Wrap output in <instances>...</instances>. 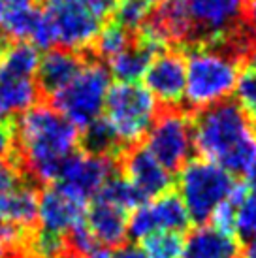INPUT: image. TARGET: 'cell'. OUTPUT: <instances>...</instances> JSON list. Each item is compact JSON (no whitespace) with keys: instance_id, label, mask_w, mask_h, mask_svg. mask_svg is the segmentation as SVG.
Returning <instances> with one entry per match:
<instances>
[{"instance_id":"1","label":"cell","mask_w":256,"mask_h":258,"mask_svg":"<svg viewBox=\"0 0 256 258\" xmlns=\"http://www.w3.org/2000/svg\"><path fill=\"white\" fill-rule=\"evenodd\" d=\"M79 132L51 104H36L15 122V157L23 177L58 181L66 158L78 149Z\"/></svg>"},{"instance_id":"2","label":"cell","mask_w":256,"mask_h":258,"mask_svg":"<svg viewBox=\"0 0 256 258\" xmlns=\"http://www.w3.org/2000/svg\"><path fill=\"white\" fill-rule=\"evenodd\" d=\"M192 144L204 160L230 175H247L256 164V126L235 102L192 113Z\"/></svg>"},{"instance_id":"3","label":"cell","mask_w":256,"mask_h":258,"mask_svg":"<svg viewBox=\"0 0 256 258\" xmlns=\"http://www.w3.org/2000/svg\"><path fill=\"white\" fill-rule=\"evenodd\" d=\"M186 62L185 100L196 113L234 94L243 58L226 43H192L183 49Z\"/></svg>"},{"instance_id":"4","label":"cell","mask_w":256,"mask_h":258,"mask_svg":"<svg viewBox=\"0 0 256 258\" xmlns=\"http://www.w3.org/2000/svg\"><path fill=\"white\" fill-rule=\"evenodd\" d=\"M115 8L117 0H43L42 12L60 49L87 53Z\"/></svg>"},{"instance_id":"5","label":"cell","mask_w":256,"mask_h":258,"mask_svg":"<svg viewBox=\"0 0 256 258\" xmlns=\"http://www.w3.org/2000/svg\"><path fill=\"white\" fill-rule=\"evenodd\" d=\"M106 119L124 149L136 147L149 134L160 106L140 83H115L109 87L104 104Z\"/></svg>"},{"instance_id":"6","label":"cell","mask_w":256,"mask_h":258,"mask_svg":"<svg viewBox=\"0 0 256 258\" xmlns=\"http://www.w3.org/2000/svg\"><path fill=\"white\" fill-rule=\"evenodd\" d=\"M177 186L190 221L202 226L211 219L215 209L230 198L235 181L221 166L194 158L179 170Z\"/></svg>"},{"instance_id":"7","label":"cell","mask_w":256,"mask_h":258,"mask_svg":"<svg viewBox=\"0 0 256 258\" xmlns=\"http://www.w3.org/2000/svg\"><path fill=\"white\" fill-rule=\"evenodd\" d=\"M109 78L111 74L100 60H87V64L81 68V72L74 78L70 85L51 96V106L76 128H85L104 111L109 91Z\"/></svg>"},{"instance_id":"8","label":"cell","mask_w":256,"mask_h":258,"mask_svg":"<svg viewBox=\"0 0 256 258\" xmlns=\"http://www.w3.org/2000/svg\"><path fill=\"white\" fill-rule=\"evenodd\" d=\"M145 149L170 173L179 172L190 160L192 113L181 108H160L147 134Z\"/></svg>"},{"instance_id":"9","label":"cell","mask_w":256,"mask_h":258,"mask_svg":"<svg viewBox=\"0 0 256 258\" xmlns=\"http://www.w3.org/2000/svg\"><path fill=\"white\" fill-rule=\"evenodd\" d=\"M185 4L194 29L192 43L221 42L247 25L249 0H185Z\"/></svg>"},{"instance_id":"10","label":"cell","mask_w":256,"mask_h":258,"mask_svg":"<svg viewBox=\"0 0 256 258\" xmlns=\"http://www.w3.org/2000/svg\"><path fill=\"white\" fill-rule=\"evenodd\" d=\"M190 217L177 192L168 190L155 200L145 202L128 215V236L132 239H145L147 236L170 230L183 234L190 228Z\"/></svg>"},{"instance_id":"11","label":"cell","mask_w":256,"mask_h":258,"mask_svg":"<svg viewBox=\"0 0 256 258\" xmlns=\"http://www.w3.org/2000/svg\"><path fill=\"white\" fill-rule=\"evenodd\" d=\"M143 79H145V89L155 96L158 106L179 108V104L185 100L186 87L185 53L179 49L158 53L151 60Z\"/></svg>"},{"instance_id":"12","label":"cell","mask_w":256,"mask_h":258,"mask_svg":"<svg viewBox=\"0 0 256 258\" xmlns=\"http://www.w3.org/2000/svg\"><path fill=\"white\" fill-rule=\"evenodd\" d=\"M87 200L60 183H51L38 198V221L40 228L66 236L72 228L85 221Z\"/></svg>"},{"instance_id":"13","label":"cell","mask_w":256,"mask_h":258,"mask_svg":"<svg viewBox=\"0 0 256 258\" xmlns=\"http://www.w3.org/2000/svg\"><path fill=\"white\" fill-rule=\"evenodd\" d=\"M121 175L140 192L143 200H155L158 196L171 190L173 179L171 173L158 164L149 151L136 145L122 153L119 158Z\"/></svg>"},{"instance_id":"14","label":"cell","mask_w":256,"mask_h":258,"mask_svg":"<svg viewBox=\"0 0 256 258\" xmlns=\"http://www.w3.org/2000/svg\"><path fill=\"white\" fill-rule=\"evenodd\" d=\"M113 173H117V160L76 151L66 158L57 183L70 188L83 200H89L98 194Z\"/></svg>"},{"instance_id":"15","label":"cell","mask_w":256,"mask_h":258,"mask_svg":"<svg viewBox=\"0 0 256 258\" xmlns=\"http://www.w3.org/2000/svg\"><path fill=\"white\" fill-rule=\"evenodd\" d=\"M87 64V53H76L68 49H51L47 51L38 64V79L42 96H55L64 87L70 85L74 78L81 72Z\"/></svg>"},{"instance_id":"16","label":"cell","mask_w":256,"mask_h":258,"mask_svg":"<svg viewBox=\"0 0 256 258\" xmlns=\"http://www.w3.org/2000/svg\"><path fill=\"white\" fill-rule=\"evenodd\" d=\"M85 224L96 245L117 247L124 243L128 236V213L100 198H93L87 208Z\"/></svg>"},{"instance_id":"17","label":"cell","mask_w":256,"mask_h":258,"mask_svg":"<svg viewBox=\"0 0 256 258\" xmlns=\"http://www.w3.org/2000/svg\"><path fill=\"white\" fill-rule=\"evenodd\" d=\"M38 198L40 194L30 185L23 181L21 185L12 190L0 194V224H8L21 232H32L38 221Z\"/></svg>"},{"instance_id":"18","label":"cell","mask_w":256,"mask_h":258,"mask_svg":"<svg viewBox=\"0 0 256 258\" xmlns=\"http://www.w3.org/2000/svg\"><path fill=\"white\" fill-rule=\"evenodd\" d=\"M239 243L234 236L222 234L213 226L202 224L185 239L181 258H237Z\"/></svg>"},{"instance_id":"19","label":"cell","mask_w":256,"mask_h":258,"mask_svg":"<svg viewBox=\"0 0 256 258\" xmlns=\"http://www.w3.org/2000/svg\"><path fill=\"white\" fill-rule=\"evenodd\" d=\"M42 93L34 78H0V119L14 121L40 104Z\"/></svg>"},{"instance_id":"20","label":"cell","mask_w":256,"mask_h":258,"mask_svg":"<svg viewBox=\"0 0 256 258\" xmlns=\"http://www.w3.org/2000/svg\"><path fill=\"white\" fill-rule=\"evenodd\" d=\"M157 55V49H153L151 45L138 40V36H136L134 43L126 51H122L121 55L107 60L109 62L107 70H109V74H113L121 83H138V79H142L145 76L151 60Z\"/></svg>"},{"instance_id":"21","label":"cell","mask_w":256,"mask_h":258,"mask_svg":"<svg viewBox=\"0 0 256 258\" xmlns=\"http://www.w3.org/2000/svg\"><path fill=\"white\" fill-rule=\"evenodd\" d=\"M78 147L85 155L111 158V160H117V162L122 157V153L126 151L104 117H98L96 121H93L83 128V132L79 134Z\"/></svg>"},{"instance_id":"22","label":"cell","mask_w":256,"mask_h":258,"mask_svg":"<svg viewBox=\"0 0 256 258\" xmlns=\"http://www.w3.org/2000/svg\"><path fill=\"white\" fill-rule=\"evenodd\" d=\"M40 64V55L32 43H10L0 57V78H34Z\"/></svg>"},{"instance_id":"23","label":"cell","mask_w":256,"mask_h":258,"mask_svg":"<svg viewBox=\"0 0 256 258\" xmlns=\"http://www.w3.org/2000/svg\"><path fill=\"white\" fill-rule=\"evenodd\" d=\"M136 40V32L132 30H128L126 27H122L121 23L113 21H107L102 30H100V34L96 36L94 43L91 45V49L93 51V57L98 60H111L113 57L117 55H121L122 51H126Z\"/></svg>"},{"instance_id":"24","label":"cell","mask_w":256,"mask_h":258,"mask_svg":"<svg viewBox=\"0 0 256 258\" xmlns=\"http://www.w3.org/2000/svg\"><path fill=\"white\" fill-rule=\"evenodd\" d=\"M94 198H100V200L107 202V204H113L115 208L122 209L126 213H132L138 206L145 204V200L140 196V192L122 177L121 173H113Z\"/></svg>"},{"instance_id":"25","label":"cell","mask_w":256,"mask_h":258,"mask_svg":"<svg viewBox=\"0 0 256 258\" xmlns=\"http://www.w3.org/2000/svg\"><path fill=\"white\" fill-rule=\"evenodd\" d=\"M143 249L147 258H181L185 249V237L179 232L160 230L142 239Z\"/></svg>"},{"instance_id":"26","label":"cell","mask_w":256,"mask_h":258,"mask_svg":"<svg viewBox=\"0 0 256 258\" xmlns=\"http://www.w3.org/2000/svg\"><path fill=\"white\" fill-rule=\"evenodd\" d=\"M162 2L164 0H117V8H115L117 19L115 21L121 23L128 30L136 32Z\"/></svg>"},{"instance_id":"27","label":"cell","mask_w":256,"mask_h":258,"mask_svg":"<svg viewBox=\"0 0 256 258\" xmlns=\"http://www.w3.org/2000/svg\"><path fill=\"white\" fill-rule=\"evenodd\" d=\"M234 93L235 104L256 126V74L252 70L247 68L245 72L239 74Z\"/></svg>"},{"instance_id":"28","label":"cell","mask_w":256,"mask_h":258,"mask_svg":"<svg viewBox=\"0 0 256 258\" xmlns=\"http://www.w3.org/2000/svg\"><path fill=\"white\" fill-rule=\"evenodd\" d=\"M235 232L245 241L256 239V192L250 188L235 209Z\"/></svg>"},{"instance_id":"29","label":"cell","mask_w":256,"mask_h":258,"mask_svg":"<svg viewBox=\"0 0 256 258\" xmlns=\"http://www.w3.org/2000/svg\"><path fill=\"white\" fill-rule=\"evenodd\" d=\"M38 8V0H0V29Z\"/></svg>"},{"instance_id":"30","label":"cell","mask_w":256,"mask_h":258,"mask_svg":"<svg viewBox=\"0 0 256 258\" xmlns=\"http://www.w3.org/2000/svg\"><path fill=\"white\" fill-rule=\"evenodd\" d=\"M23 183V172L15 160L0 158V194L12 190L14 186Z\"/></svg>"},{"instance_id":"31","label":"cell","mask_w":256,"mask_h":258,"mask_svg":"<svg viewBox=\"0 0 256 258\" xmlns=\"http://www.w3.org/2000/svg\"><path fill=\"white\" fill-rule=\"evenodd\" d=\"M0 158L15 160V121H2L0 119Z\"/></svg>"},{"instance_id":"32","label":"cell","mask_w":256,"mask_h":258,"mask_svg":"<svg viewBox=\"0 0 256 258\" xmlns=\"http://www.w3.org/2000/svg\"><path fill=\"white\" fill-rule=\"evenodd\" d=\"M115 258H147V256H145V252L140 247H136V245H124V247H121L117 251Z\"/></svg>"},{"instance_id":"33","label":"cell","mask_w":256,"mask_h":258,"mask_svg":"<svg viewBox=\"0 0 256 258\" xmlns=\"http://www.w3.org/2000/svg\"><path fill=\"white\" fill-rule=\"evenodd\" d=\"M247 25L256 34V0H249V6H247Z\"/></svg>"},{"instance_id":"34","label":"cell","mask_w":256,"mask_h":258,"mask_svg":"<svg viewBox=\"0 0 256 258\" xmlns=\"http://www.w3.org/2000/svg\"><path fill=\"white\" fill-rule=\"evenodd\" d=\"M21 254L19 252H15L10 245L2 239V236H0V258H19Z\"/></svg>"},{"instance_id":"35","label":"cell","mask_w":256,"mask_h":258,"mask_svg":"<svg viewBox=\"0 0 256 258\" xmlns=\"http://www.w3.org/2000/svg\"><path fill=\"white\" fill-rule=\"evenodd\" d=\"M245 62L249 64V70H252V72L256 74V42L252 43V47H250L249 53H247V57H245Z\"/></svg>"},{"instance_id":"36","label":"cell","mask_w":256,"mask_h":258,"mask_svg":"<svg viewBox=\"0 0 256 258\" xmlns=\"http://www.w3.org/2000/svg\"><path fill=\"white\" fill-rule=\"evenodd\" d=\"M83 258H115V254L111 251H107V249H94L93 252H89Z\"/></svg>"},{"instance_id":"37","label":"cell","mask_w":256,"mask_h":258,"mask_svg":"<svg viewBox=\"0 0 256 258\" xmlns=\"http://www.w3.org/2000/svg\"><path fill=\"white\" fill-rule=\"evenodd\" d=\"M8 47H10V36H8L4 30L0 29V57L6 53Z\"/></svg>"},{"instance_id":"38","label":"cell","mask_w":256,"mask_h":258,"mask_svg":"<svg viewBox=\"0 0 256 258\" xmlns=\"http://www.w3.org/2000/svg\"><path fill=\"white\" fill-rule=\"evenodd\" d=\"M247 185H249V188L252 190V192H256V164L250 168V172L247 173Z\"/></svg>"},{"instance_id":"39","label":"cell","mask_w":256,"mask_h":258,"mask_svg":"<svg viewBox=\"0 0 256 258\" xmlns=\"http://www.w3.org/2000/svg\"><path fill=\"white\" fill-rule=\"evenodd\" d=\"M245 258H256V239L252 241H247V247H245Z\"/></svg>"},{"instance_id":"40","label":"cell","mask_w":256,"mask_h":258,"mask_svg":"<svg viewBox=\"0 0 256 258\" xmlns=\"http://www.w3.org/2000/svg\"><path fill=\"white\" fill-rule=\"evenodd\" d=\"M19 258H32V256H25V254H21V256H19Z\"/></svg>"}]
</instances>
